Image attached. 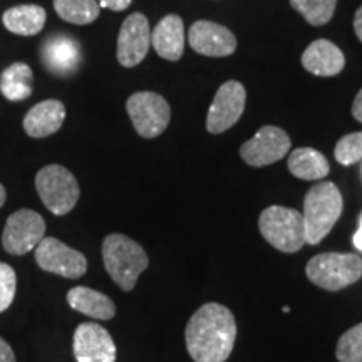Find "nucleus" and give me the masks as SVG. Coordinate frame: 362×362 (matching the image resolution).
<instances>
[{"mask_svg":"<svg viewBox=\"0 0 362 362\" xmlns=\"http://www.w3.org/2000/svg\"><path fill=\"white\" fill-rule=\"evenodd\" d=\"M235 339V317L221 304L202 305L185 330L188 354L194 362H225L232 354Z\"/></svg>","mask_w":362,"mask_h":362,"instance_id":"f257e3e1","label":"nucleus"},{"mask_svg":"<svg viewBox=\"0 0 362 362\" xmlns=\"http://www.w3.org/2000/svg\"><path fill=\"white\" fill-rule=\"evenodd\" d=\"M103 262L110 277L121 291H133L139 275L148 269L149 259L144 248L121 233L107 235L103 242Z\"/></svg>","mask_w":362,"mask_h":362,"instance_id":"f03ea898","label":"nucleus"},{"mask_svg":"<svg viewBox=\"0 0 362 362\" xmlns=\"http://www.w3.org/2000/svg\"><path fill=\"white\" fill-rule=\"evenodd\" d=\"M342 194L332 181L312 187L304 200V223L305 243L317 245L330 233L342 214Z\"/></svg>","mask_w":362,"mask_h":362,"instance_id":"7ed1b4c3","label":"nucleus"},{"mask_svg":"<svg viewBox=\"0 0 362 362\" xmlns=\"http://www.w3.org/2000/svg\"><path fill=\"white\" fill-rule=\"evenodd\" d=\"M259 228L272 247L296 253L305 245V223L300 211L287 206H269L262 211Z\"/></svg>","mask_w":362,"mask_h":362,"instance_id":"20e7f679","label":"nucleus"},{"mask_svg":"<svg viewBox=\"0 0 362 362\" xmlns=\"http://www.w3.org/2000/svg\"><path fill=\"white\" fill-rule=\"evenodd\" d=\"M305 274L317 287L337 292L362 277V259L352 253H320L309 260Z\"/></svg>","mask_w":362,"mask_h":362,"instance_id":"39448f33","label":"nucleus"},{"mask_svg":"<svg viewBox=\"0 0 362 362\" xmlns=\"http://www.w3.org/2000/svg\"><path fill=\"white\" fill-rule=\"evenodd\" d=\"M35 189L49 211L57 216L67 215L79 200V183L69 170L49 165L35 175Z\"/></svg>","mask_w":362,"mask_h":362,"instance_id":"423d86ee","label":"nucleus"},{"mask_svg":"<svg viewBox=\"0 0 362 362\" xmlns=\"http://www.w3.org/2000/svg\"><path fill=\"white\" fill-rule=\"evenodd\" d=\"M131 123L143 138H156L168 128L171 110L166 99L151 90H139L126 103Z\"/></svg>","mask_w":362,"mask_h":362,"instance_id":"0eeeda50","label":"nucleus"},{"mask_svg":"<svg viewBox=\"0 0 362 362\" xmlns=\"http://www.w3.org/2000/svg\"><path fill=\"white\" fill-rule=\"evenodd\" d=\"M45 237V221L37 211L22 208L12 214L6 221L2 233V245L12 255H25L35 250Z\"/></svg>","mask_w":362,"mask_h":362,"instance_id":"6e6552de","label":"nucleus"},{"mask_svg":"<svg viewBox=\"0 0 362 362\" xmlns=\"http://www.w3.org/2000/svg\"><path fill=\"white\" fill-rule=\"evenodd\" d=\"M35 262L42 270L66 279H79L88 272V260L83 253L54 237L40 240L35 247Z\"/></svg>","mask_w":362,"mask_h":362,"instance_id":"1a4fd4ad","label":"nucleus"},{"mask_svg":"<svg viewBox=\"0 0 362 362\" xmlns=\"http://www.w3.org/2000/svg\"><path fill=\"white\" fill-rule=\"evenodd\" d=\"M247 93L242 83L228 81L216 90L214 103L206 116V129L211 134L225 133L238 123L245 111Z\"/></svg>","mask_w":362,"mask_h":362,"instance_id":"9d476101","label":"nucleus"},{"mask_svg":"<svg viewBox=\"0 0 362 362\" xmlns=\"http://www.w3.org/2000/svg\"><path fill=\"white\" fill-rule=\"evenodd\" d=\"M291 149V138L277 126H264L257 134L240 148V156L247 165L262 168V166L277 163Z\"/></svg>","mask_w":362,"mask_h":362,"instance_id":"9b49d317","label":"nucleus"},{"mask_svg":"<svg viewBox=\"0 0 362 362\" xmlns=\"http://www.w3.org/2000/svg\"><path fill=\"white\" fill-rule=\"evenodd\" d=\"M151 45V30L146 16L136 12L123 22L117 35V61L124 67H134L146 57Z\"/></svg>","mask_w":362,"mask_h":362,"instance_id":"f8f14e48","label":"nucleus"},{"mask_svg":"<svg viewBox=\"0 0 362 362\" xmlns=\"http://www.w3.org/2000/svg\"><path fill=\"white\" fill-rule=\"evenodd\" d=\"M72 346L78 362H116V344L111 334L96 322L81 324Z\"/></svg>","mask_w":362,"mask_h":362,"instance_id":"ddd939ff","label":"nucleus"},{"mask_svg":"<svg viewBox=\"0 0 362 362\" xmlns=\"http://www.w3.org/2000/svg\"><path fill=\"white\" fill-rule=\"evenodd\" d=\"M188 42L194 52L208 57H226L237 49V39L232 30L210 21L194 22L189 29Z\"/></svg>","mask_w":362,"mask_h":362,"instance_id":"4468645a","label":"nucleus"},{"mask_svg":"<svg viewBox=\"0 0 362 362\" xmlns=\"http://www.w3.org/2000/svg\"><path fill=\"white\" fill-rule=\"evenodd\" d=\"M40 59H42L45 69L51 74L67 78L74 74L83 61L81 45L76 39L66 34H56L47 37L40 49Z\"/></svg>","mask_w":362,"mask_h":362,"instance_id":"2eb2a0df","label":"nucleus"},{"mask_svg":"<svg viewBox=\"0 0 362 362\" xmlns=\"http://www.w3.org/2000/svg\"><path fill=\"white\" fill-rule=\"evenodd\" d=\"M302 66L310 74L330 78L342 72L346 57L336 44L327 39H317L302 54Z\"/></svg>","mask_w":362,"mask_h":362,"instance_id":"dca6fc26","label":"nucleus"},{"mask_svg":"<svg viewBox=\"0 0 362 362\" xmlns=\"http://www.w3.org/2000/svg\"><path fill=\"white\" fill-rule=\"evenodd\" d=\"M66 119V106L57 99H47L30 107L24 116V131L30 138H47L61 129Z\"/></svg>","mask_w":362,"mask_h":362,"instance_id":"f3484780","label":"nucleus"},{"mask_svg":"<svg viewBox=\"0 0 362 362\" xmlns=\"http://www.w3.org/2000/svg\"><path fill=\"white\" fill-rule=\"evenodd\" d=\"M156 54L166 61H180L185 51V25L176 13L163 17L151 34Z\"/></svg>","mask_w":362,"mask_h":362,"instance_id":"a211bd4d","label":"nucleus"},{"mask_svg":"<svg viewBox=\"0 0 362 362\" xmlns=\"http://www.w3.org/2000/svg\"><path fill=\"white\" fill-rule=\"evenodd\" d=\"M67 304L71 309L96 320H110L116 315V305L110 297L83 285L67 292Z\"/></svg>","mask_w":362,"mask_h":362,"instance_id":"6ab92c4d","label":"nucleus"},{"mask_svg":"<svg viewBox=\"0 0 362 362\" xmlns=\"http://www.w3.org/2000/svg\"><path fill=\"white\" fill-rule=\"evenodd\" d=\"M45 19H47V13L44 8L34 4L7 8L2 16V22L8 33L24 35V37L39 34L44 29Z\"/></svg>","mask_w":362,"mask_h":362,"instance_id":"aec40b11","label":"nucleus"},{"mask_svg":"<svg viewBox=\"0 0 362 362\" xmlns=\"http://www.w3.org/2000/svg\"><path fill=\"white\" fill-rule=\"evenodd\" d=\"M288 170L296 178L312 181L322 180L329 175V161L314 148H298L288 158Z\"/></svg>","mask_w":362,"mask_h":362,"instance_id":"412c9836","label":"nucleus"},{"mask_svg":"<svg viewBox=\"0 0 362 362\" xmlns=\"http://www.w3.org/2000/svg\"><path fill=\"white\" fill-rule=\"evenodd\" d=\"M34 74L25 62H13L0 74V93L8 101H24L33 94Z\"/></svg>","mask_w":362,"mask_h":362,"instance_id":"4be33fe9","label":"nucleus"},{"mask_svg":"<svg viewBox=\"0 0 362 362\" xmlns=\"http://www.w3.org/2000/svg\"><path fill=\"white\" fill-rule=\"evenodd\" d=\"M54 8L62 21L76 25L90 24L101 12L96 0H54Z\"/></svg>","mask_w":362,"mask_h":362,"instance_id":"5701e85b","label":"nucleus"},{"mask_svg":"<svg viewBox=\"0 0 362 362\" xmlns=\"http://www.w3.org/2000/svg\"><path fill=\"white\" fill-rule=\"evenodd\" d=\"M291 6L310 25H325L336 12L337 0H291Z\"/></svg>","mask_w":362,"mask_h":362,"instance_id":"b1692460","label":"nucleus"},{"mask_svg":"<svg viewBox=\"0 0 362 362\" xmlns=\"http://www.w3.org/2000/svg\"><path fill=\"white\" fill-rule=\"evenodd\" d=\"M336 357L339 362H362V322L342 334Z\"/></svg>","mask_w":362,"mask_h":362,"instance_id":"393cba45","label":"nucleus"},{"mask_svg":"<svg viewBox=\"0 0 362 362\" xmlns=\"http://www.w3.org/2000/svg\"><path fill=\"white\" fill-rule=\"evenodd\" d=\"M334 156L344 166L354 165L362 160V131L346 134L341 138L334 149Z\"/></svg>","mask_w":362,"mask_h":362,"instance_id":"a878e982","label":"nucleus"},{"mask_svg":"<svg viewBox=\"0 0 362 362\" xmlns=\"http://www.w3.org/2000/svg\"><path fill=\"white\" fill-rule=\"evenodd\" d=\"M17 288L16 270L8 264L0 262V312H6L12 305Z\"/></svg>","mask_w":362,"mask_h":362,"instance_id":"bb28decb","label":"nucleus"},{"mask_svg":"<svg viewBox=\"0 0 362 362\" xmlns=\"http://www.w3.org/2000/svg\"><path fill=\"white\" fill-rule=\"evenodd\" d=\"M99 7L111 8L115 12H121L131 6V0H96Z\"/></svg>","mask_w":362,"mask_h":362,"instance_id":"cd10ccee","label":"nucleus"},{"mask_svg":"<svg viewBox=\"0 0 362 362\" xmlns=\"http://www.w3.org/2000/svg\"><path fill=\"white\" fill-rule=\"evenodd\" d=\"M0 362H16V354L13 349L8 346L6 339L0 337Z\"/></svg>","mask_w":362,"mask_h":362,"instance_id":"c85d7f7f","label":"nucleus"},{"mask_svg":"<svg viewBox=\"0 0 362 362\" xmlns=\"http://www.w3.org/2000/svg\"><path fill=\"white\" fill-rule=\"evenodd\" d=\"M352 116H354L359 123H362V89L357 93L354 104H352Z\"/></svg>","mask_w":362,"mask_h":362,"instance_id":"c756f323","label":"nucleus"},{"mask_svg":"<svg viewBox=\"0 0 362 362\" xmlns=\"http://www.w3.org/2000/svg\"><path fill=\"white\" fill-rule=\"evenodd\" d=\"M354 30H356V35H357V37H359V40L362 42V6L357 8V12H356Z\"/></svg>","mask_w":362,"mask_h":362,"instance_id":"7c9ffc66","label":"nucleus"},{"mask_svg":"<svg viewBox=\"0 0 362 362\" xmlns=\"http://www.w3.org/2000/svg\"><path fill=\"white\" fill-rule=\"evenodd\" d=\"M354 245H356V248H359V250L362 252V216H361L359 230H357V233L354 235Z\"/></svg>","mask_w":362,"mask_h":362,"instance_id":"2f4dec72","label":"nucleus"},{"mask_svg":"<svg viewBox=\"0 0 362 362\" xmlns=\"http://www.w3.org/2000/svg\"><path fill=\"white\" fill-rule=\"evenodd\" d=\"M7 200V193H6V188L2 187V183H0V208L4 206V203Z\"/></svg>","mask_w":362,"mask_h":362,"instance_id":"473e14b6","label":"nucleus"}]
</instances>
